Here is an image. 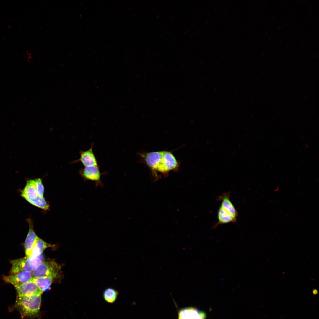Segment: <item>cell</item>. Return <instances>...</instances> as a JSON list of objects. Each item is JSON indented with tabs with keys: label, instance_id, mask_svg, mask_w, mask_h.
Masks as SVG:
<instances>
[{
	"label": "cell",
	"instance_id": "1",
	"mask_svg": "<svg viewBox=\"0 0 319 319\" xmlns=\"http://www.w3.org/2000/svg\"><path fill=\"white\" fill-rule=\"evenodd\" d=\"M142 160L152 170L162 173L175 170L178 163L173 154L167 151H155L140 154Z\"/></svg>",
	"mask_w": 319,
	"mask_h": 319
},
{
	"label": "cell",
	"instance_id": "2",
	"mask_svg": "<svg viewBox=\"0 0 319 319\" xmlns=\"http://www.w3.org/2000/svg\"><path fill=\"white\" fill-rule=\"evenodd\" d=\"M41 295L29 297L17 296L14 307L19 312L22 318L38 316L41 303Z\"/></svg>",
	"mask_w": 319,
	"mask_h": 319
},
{
	"label": "cell",
	"instance_id": "3",
	"mask_svg": "<svg viewBox=\"0 0 319 319\" xmlns=\"http://www.w3.org/2000/svg\"><path fill=\"white\" fill-rule=\"evenodd\" d=\"M21 196L34 206L44 210L49 209V204L44 197L39 196L34 180L27 181L26 186L22 191Z\"/></svg>",
	"mask_w": 319,
	"mask_h": 319
},
{
	"label": "cell",
	"instance_id": "4",
	"mask_svg": "<svg viewBox=\"0 0 319 319\" xmlns=\"http://www.w3.org/2000/svg\"><path fill=\"white\" fill-rule=\"evenodd\" d=\"M42 255L36 257H27L10 261L12 266L10 274L20 271L32 272L43 260Z\"/></svg>",
	"mask_w": 319,
	"mask_h": 319
},
{
	"label": "cell",
	"instance_id": "5",
	"mask_svg": "<svg viewBox=\"0 0 319 319\" xmlns=\"http://www.w3.org/2000/svg\"><path fill=\"white\" fill-rule=\"evenodd\" d=\"M60 270L59 266L54 261H42L32 272L33 277L49 276L54 279L59 276Z\"/></svg>",
	"mask_w": 319,
	"mask_h": 319
},
{
	"label": "cell",
	"instance_id": "6",
	"mask_svg": "<svg viewBox=\"0 0 319 319\" xmlns=\"http://www.w3.org/2000/svg\"><path fill=\"white\" fill-rule=\"evenodd\" d=\"M79 173L84 180L94 182L96 187L103 186L101 180L102 174L99 166L84 167L80 169Z\"/></svg>",
	"mask_w": 319,
	"mask_h": 319
},
{
	"label": "cell",
	"instance_id": "7",
	"mask_svg": "<svg viewBox=\"0 0 319 319\" xmlns=\"http://www.w3.org/2000/svg\"><path fill=\"white\" fill-rule=\"evenodd\" d=\"M32 277V272L22 271L3 276L6 282L12 284L15 287L27 282Z\"/></svg>",
	"mask_w": 319,
	"mask_h": 319
},
{
	"label": "cell",
	"instance_id": "8",
	"mask_svg": "<svg viewBox=\"0 0 319 319\" xmlns=\"http://www.w3.org/2000/svg\"><path fill=\"white\" fill-rule=\"evenodd\" d=\"M31 279L28 282L15 287L17 293V296L29 297L41 295L43 292Z\"/></svg>",
	"mask_w": 319,
	"mask_h": 319
},
{
	"label": "cell",
	"instance_id": "9",
	"mask_svg": "<svg viewBox=\"0 0 319 319\" xmlns=\"http://www.w3.org/2000/svg\"><path fill=\"white\" fill-rule=\"evenodd\" d=\"M28 220L29 227V230L24 243V247L26 256L30 257L32 248L38 237L33 230L32 222L30 219Z\"/></svg>",
	"mask_w": 319,
	"mask_h": 319
},
{
	"label": "cell",
	"instance_id": "10",
	"mask_svg": "<svg viewBox=\"0 0 319 319\" xmlns=\"http://www.w3.org/2000/svg\"><path fill=\"white\" fill-rule=\"evenodd\" d=\"M93 144H92L89 149L81 151L80 157L75 162L80 161L84 167L99 166L93 151Z\"/></svg>",
	"mask_w": 319,
	"mask_h": 319
},
{
	"label": "cell",
	"instance_id": "11",
	"mask_svg": "<svg viewBox=\"0 0 319 319\" xmlns=\"http://www.w3.org/2000/svg\"><path fill=\"white\" fill-rule=\"evenodd\" d=\"M230 194L229 192L226 193L219 197V198L222 201L220 207L229 212L236 219L238 213L230 200Z\"/></svg>",
	"mask_w": 319,
	"mask_h": 319
},
{
	"label": "cell",
	"instance_id": "12",
	"mask_svg": "<svg viewBox=\"0 0 319 319\" xmlns=\"http://www.w3.org/2000/svg\"><path fill=\"white\" fill-rule=\"evenodd\" d=\"M54 278L49 276L32 277L31 280L43 292L48 290Z\"/></svg>",
	"mask_w": 319,
	"mask_h": 319
},
{
	"label": "cell",
	"instance_id": "13",
	"mask_svg": "<svg viewBox=\"0 0 319 319\" xmlns=\"http://www.w3.org/2000/svg\"><path fill=\"white\" fill-rule=\"evenodd\" d=\"M218 221L216 224H222L230 222H235L236 219L230 213L220 207L218 211Z\"/></svg>",
	"mask_w": 319,
	"mask_h": 319
},
{
	"label": "cell",
	"instance_id": "14",
	"mask_svg": "<svg viewBox=\"0 0 319 319\" xmlns=\"http://www.w3.org/2000/svg\"><path fill=\"white\" fill-rule=\"evenodd\" d=\"M179 319H204L203 314L196 310L186 309L180 312Z\"/></svg>",
	"mask_w": 319,
	"mask_h": 319
},
{
	"label": "cell",
	"instance_id": "15",
	"mask_svg": "<svg viewBox=\"0 0 319 319\" xmlns=\"http://www.w3.org/2000/svg\"><path fill=\"white\" fill-rule=\"evenodd\" d=\"M51 245L38 237L32 251L30 257H36L42 255L44 250Z\"/></svg>",
	"mask_w": 319,
	"mask_h": 319
},
{
	"label": "cell",
	"instance_id": "16",
	"mask_svg": "<svg viewBox=\"0 0 319 319\" xmlns=\"http://www.w3.org/2000/svg\"><path fill=\"white\" fill-rule=\"evenodd\" d=\"M118 293L114 288L109 287L105 289L103 293V296L104 300L109 303H114L116 300Z\"/></svg>",
	"mask_w": 319,
	"mask_h": 319
},
{
	"label": "cell",
	"instance_id": "17",
	"mask_svg": "<svg viewBox=\"0 0 319 319\" xmlns=\"http://www.w3.org/2000/svg\"><path fill=\"white\" fill-rule=\"evenodd\" d=\"M35 182L36 190L39 196L41 197H44V187L40 178H37L34 180Z\"/></svg>",
	"mask_w": 319,
	"mask_h": 319
}]
</instances>
